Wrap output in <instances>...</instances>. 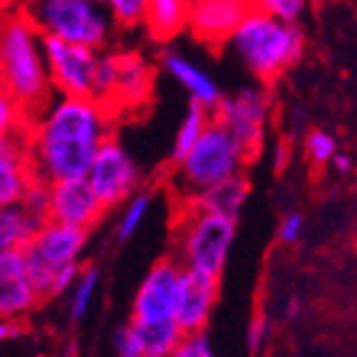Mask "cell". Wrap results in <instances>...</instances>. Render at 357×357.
Wrapping results in <instances>:
<instances>
[{
    "mask_svg": "<svg viewBox=\"0 0 357 357\" xmlns=\"http://www.w3.org/2000/svg\"><path fill=\"white\" fill-rule=\"evenodd\" d=\"M112 119L114 109L97 97L52 95L25 127L35 176L47 184L87 176L100 146L112 137Z\"/></svg>",
    "mask_w": 357,
    "mask_h": 357,
    "instance_id": "obj_1",
    "label": "cell"
},
{
    "mask_svg": "<svg viewBox=\"0 0 357 357\" xmlns=\"http://www.w3.org/2000/svg\"><path fill=\"white\" fill-rule=\"evenodd\" d=\"M45 221L47 218L30 211L22 204L0 206V253L25 248L35 238V234H38Z\"/></svg>",
    "mask_w": 357,
    "mask_h": 357,
    "instance_id": "obj_20",
    "label": "cell"
},
{
    "mask_svg": "<svg viewBox=\"0 0 357 357\" xmlns=\"http://www.w3.org/2000/svg\"><path fill=\"white\" fill-rule=\"evenodd\" d=\"M134 323V320H132ZM144 342V357H169L176 345L184 340V328L172 320H159V323H134Z\"/></svg>",
    "mask_w": 357,
    "mask_h": 357,
    "instance_id": "obj_23",
    "label": "cell"
},
{
    "mask_svg": "<svg viewBox=\"0 0 357 357\" xmlns=\"http://www.w3.org/2000/svg\"><path fill=\"white\" fill-rule=\"evenodd\" d=\"M100 3H105V0H100Z\"/></svg>",
    "mask_w": 357,
    "mask_h": 357,
    "instance_id": "obj_41",
    "label": "cell"
},
{
    "mask_svg": "<svg viewBox=\"0 0 357 357\" xmlns=\"http://www.w3.org/2000/svg\"><path fill=\"white\" fill-rule=\"evenodd\" d=\"M119 82V47H107L100 52V65H97V92L95 97L112 107L114 92Z\"/></svg>",
    "mask_w": 357,
    "mask_h": 357,
    "instance_id": "obj_26",
    "label": "cell"
},
{
    "mask_svg": "<svg viewBox=\"0 0 357 357\" xmlns=\"http://www.w3.org/2000/svg\"><path fill=\"white\" fill-rule=\"evenodd\" d=\"M105 211L107 206L100 201L87 176L65 178L50 186V208H47L50 221L89 231L105 216Z\"/></svg>",
    "mask_w": 357,
    "mask_h": 357,
    "instance_id": "obj_12",
    "label": "cell"
},
{
    "mask_svg": "<svg viewBox=\"0 0 357 357\" xmlns=\"http://www.w3.org/2000/svg\"><path fill=\"white\" fill-rule=\"evenodd\" d=\"M271 109H273V100L263 84H243L229 95H223L221 105L213 112V119L229 129L251 151V156H256L266 139Z\"/></svg>",
    "mask_w": 357,
    "mask_h": 357,
    "instance_id": "obj_8",
    "label": "cell"
},
{
    "mask_svg": "<svg viewBox=\"0 0 357 357\" xmlns=\"http://www.w3.org/2000/svg\"><path fill=\"white\" fill-rule=\"evenodd\" d=\"M105 6L119 30H137L146 22L149 0H105Z\"/></svg>",
    "mask_w": 357,
    "mask_h": 357,
    "instance_id": "obj_27",
    "label": "cell"
},
{
    "mask_svg": "<svg viewBox=\"0 0 357 357\" xmlns=\"http://www.w3.org/2000/svg\"><path fill=\"white\" fill-rule=\"evenodd\" d=\"M305 154L312 164H330L333 156L337 154V142L333 134L323 132V129H312L305 137Z\"/></svg>",
    "mask_w": 357,
    "mask_h": 357,
    "instance_id": "obj_30",
    "label": "cell"
},
{
    "mask_svg": "<svg viewBox=\"0 0 357 357\" xmlns=\"http://www.w3.org/2000/svg\"><path fill=\"white\" fill-rule=\"evenodd\" d=\"M50 186L47 181H43V178L35 176L33 181H30L28 191H25V196H22V206H28L30 211L40 213V216L47 218V208H50Z\"/></svg>",
    "mask_w": 357,
    "mask_h": 357,
    "instance_id": "obj_33",
    "label": "cell"
},
{
    "mask_svg": "<svg viewBox=\"0 0 357 357\" xmlns=\"http://www.w3.org/2000/svg\"><path fill=\"white\" fill-rule=\"evenodd\" d=\"M151 89H154V73L144 52L134 47H119V82L112 100V109L114 107L137 109L149 102Z\"/></svg>",
    "mask_w": 357,
    "mask_h": 357,
    "instance_id": "obj_18",
    "label": "cell"
},
{
    "mask_svg": "<svg viewBox=\"0 0 357 357\" xmlns=\"http://www.w3.org/2000/svg\"><path fill=\"white\" fill-rule=\"evenodd\" d=\"M271 337V325H268L266 318H253L248 330H245V350L256 355L261 352V347L266 345V340Z\"/></svg>",
    "mask_w": 357,
    "mask_h": 357,
    "instance_id": "obj_35",
    "label": "cell"
},
{
    "mask_svg": "<svg viewBox=\"0 0 357 357\" xmlns=\"http://www.w3.org/2000/svg\"><path fill=\"white\" fill-rule=\"evenodd\" d=\"M79 273H82V263H70V266L57 268L55 280H52V296L50 298L65 296L67 290H73V285L77 283Z\"/></svg>",
    "mask_w": 357,
    "mask_h": 357,
    "instance_id": "obj_36",
    "label": "cell"
},
{
    "mask_svg": "<svg viewBox=\"0 0 357 357\" xmlns=\"http://www.w3.org/2000/svg\"><path fill=\"white\" fill-rule=\"evenodd\" d=\"M301 312H303V303L298 301V298H288V303H285V310H283L285 320L301 318Z\"/></svg>",
    "mask_w": 357,
    "mask_h": 357,
    "instance_id": "obj_39",
    "label": "cell"
},
{
    "mask_svg": "<svg viewBox=\"0 0 357 357\" xmlns=\"http://www.w3.org/2000/svg\"><path fill=\"white\" fill-rule=\"evenodd\" d=\"M191 0H149L144 28L156 43H169L189 30Z\"/></svg>",
    "mask_w": 357,
    "mask_h": 357,
    "instance_id": "obj_21",
    "label": "cell"
},
{
    "mask_svg": "<svg viewBox=\"0 0 357 357\" xmlns=\"http://www.w3.org/2000/svg\"><path fill=\"white\" fill-rule=\"evenodd\" d=\"M184 266L178 258L156 261L142 278L139 288L132 301L134 323H159V320L176 318L178 293H181Z\"/></svg>",
    "mask_w": 357,
    "mask_h": 357,
    "instance_id": "obj_11",
    "label": "cell"
},
{
    "mask_svg": "<svg viewBox=\"0 0 357 357\" xmlns=\"http://www.w3.org/2000/svg\"><path fill=\"white\" fill-rule=\"evenodd\" d=\"M17 3H20V6H28V3H33V0H17Z\"/></svg>",
    "mask_w": 357,
    "mask_h": 357,
    "instance_id": "obj_40",
    "label": "cell"
},
{
    "mask_svg": "<svg viewBox=\"0 0 357 357\" xmlns=\"http://www.w3.org/2000/svg\"><path fill=\"white\" fill-rule=\"evenodd\" d=\"M169 357H216V352H213L206 333H186L184 340L178 342L176 350Z\"/></svg>",
    "mask_w": 357,
    "mask_h": 357,
    "instance_id": "obj_32",
    "label": "cell"
},
{
    "mask_svg": "<svg viewBox=\"0 0 357 357\" xmlns=\"http://www.w3.org/2000/svg\"><path fill=\"white\" fill-rule=\"evenodd\" d=\"M251 3L256 10L275 15L285 22H301L310 6V0H251Z\"/></svg>",
    "mask_w": 357,
    "mask_h": 357,
    "instance_id": "obj_29",
    "label": "cell"
},
{
    "mask_svg": "<svg viewBox=\"0 0 357 357\" xmlns=\"http://www.w3.org/2000/svg\"><path fill=\"white\" fill-rule=\"evenodd\" d=\"M333 169L340 176H347V174H352V169H355V162H352V156L350 154H345V151H337V154L333 156Z\"/></svg>",
    "mask_w": 357,
    "mask_h": 357,
    "instance_id": "obj_37",
    "label": "cell"
},
{
    "mask_svg": "<svg viewBox=\"0 0 357 357\" xmlns=\"http://www.w3.org/2000/svg\"><path fill=\"white\" fill-rule=\"evenodd\" d=\"M211 122H213L211 109L196 105V102H189V107H186V112L181 114V119H178V124H176V132H174L169 162L172 164L181 162V159L191 151V146L201 139V134L206 132V127Z\"/></svg>",
    "mask_w": 357,
    "mask_h": 357,
    "instance_id": "obj_22",
    "label": "cell"
},
{
    "mask_svg": "<svg viewBox=\"0 0 357 357\" xmlns=\"http://www.w3.org/2000/svg\"><path fill=\"white\" fill-rule=\"evenodd\" d=\"M251 10V0H191L189 33L204 45H226Z\"/></svg>",
    "mask_w": 357,
    "mask_h": 357,
    "instance_id": "obj_13",
    "label": "cell"
},
{
    "mask_svg": "<svg viewBox=\"0 0 357 357\" xmlns=\"http://www.w3.org/2000/svg\"><path fill=\"white\" fill-rule=\"evenodd\" d=\"M226 45L251 77L273 82L301 62L305 52V33L298 22H285L253 8Z\"/></svg>",
    "mask_w": 357,
    "mask_h": 357,
    "instance_id": "obj_3",
    "label": "cell"
},
{
    "mask_svg": "<svg viewBox=\"0 0 357 357\" xmlns=\"http://www.w3.org/2000/svg\"><path fill=\"white\" fill-rule=\"evenodd\" d=\"M40 303L28 273L25 251L0 253V318L17 320Z\"/></svg>",
    "mask_w": 357,
    "mask_h": 357,
    "instance_id": "obj_15",
    "label": "cell"
},
{
    "mask_svg": "<svg viewBox=\"0 0 357 357\" xmlns=\"http://www.w3.org/2000/svg\"><path fill=\"white\" fill-rule=\"evenodd\" d=\"M159 67L172 82H176L189 95V102H196L211 112H216V107L221 105L223 92L218 79L199 60L181 52L178 47H164L159 52Z\"/></svg>",
    "mask_w": 357,
    "mask_h": 357,
    "instance_id": "obj_14",
    "label": "cell"
},
{
    "mask_svg": "<svg viewBox=\"0 0 357 357\" xmlns=\"http://www.w3.org/2000/svg\"><path fill=\"white\" fill-rule=\"evenodd\" d=\"M114 352L117 357H144V342L134 323H127L117 328L114 333Z\"/></svg>",
    "mask_w": 357,
    "mask_h": 357,
    "instance_id": "obj_31",
    "label": "cell"
},
{
    "mask_svg": "<svg viewBox=\"0 0 357 357\" xmlns=\"http://www.w3.org/2000/svg\"><path fill=\"white\" fill-rule=\"evenodd\" d=\"M97 285H100V268L82 266V273H79L77 283L70 290V320L79 323L87 315L89 305H92V298L97 293Z\"/></svg>",
    "mask_w": 357,
    "mask_h": 357,
    "instance_id": "obj_25",
    "label": "cell"
},
{
    "mask_svg": "<svg viewBox=\"0 0 357 357\" xmlns=\"http://www.w3.org/2000/svg\"><path fill=\"white\" fill-rule=\"evenodd\" d=\"M303 234H305V218H303V213L298 211L285 213L278 226V238L283 243H298L303 238Z\"/></svg>",
    "mask_w": 357,
    "mask_h": 357,
    "instance_id": "obj_34",
    "label": "cell"
},
{
    "mask_svg": "<svg viewBox=\"0 0 357 357\" xmlns=\"http://www.w3.org/2000/svg\"><path fill=\"white\" fill-rule=\"evenodd\" d=\"M33 178L25 134H0V206L20 204Z\"/></svg>",
    "mask_w": 357,
    "mask_h": 357,
    "instance_id": "obj_17",
    "label": "cell"
},
{
    "mask_svg": "<svg viewBox=\"0 0 357 357\" xmlns=\"http://www.w3.org/2000/svg\"><path fill=\"white\" fill-rule=\"evenodd\" d=\"M236 241V221L218 213L191 208L178 234V263L206 275L223 273L231 245Z\"/></svg>",
    "mask_w": 357,
    "mask_h": 357,
    "instance_id": "obj_6",
    "label": "cell"
},
{
    "mask_svg": "<svg viewBox=\"0 0 357 357\" xmlns=\"http://www.w3.org/2000/svg\"><path fill=\"white\" fill-rule=\"evenodd\" d=\"M251 159V151L221 122L213 119L206 132L201 134V139L191 146L189 154L174 164V186L189 201L199 191L221 184L236 174H243V167Z\"/></svg>",
    "mask_w": 357,
    "mask_h": 357,
    "instance_id": "obj_4",
    "label": "cell"
},
{
    "mask_svg": "<svg viewBox=\"0 0 357 357\" xmlns=\"http://www.w3.org/2000/svg\"><path fill=\"white\" fill-rule=\"evenodd\" d=\"M0 84L30 114L55 95L43 33L22 6L0 13Z\"/></svg>",
    "mask_w": 357,
    "mask_h": 357,
    "instance_id": "obj_2",
    "label": "cell"
},
{
    "mask_svg": "<svg viewBox=\"0 0 357 357\" xmlns=\"http://www.w3.org/2000/svg\"><path fill=\"white\" fill-rule=\"evenodd\" d=\"M218 298V278L206 273H196L184 268L181 293L176 305V323L184 333H204L211 320L213 305Z\"/></svg>",
    "mask_w": 357,
    "mask_h": 357,
    "instance_id": "obj_16",
    "label": "cell"
},
{
    "mask_svg": "<svg viewBox=\"0 0 357 357\" xmlns=\"http://www.w3.org/2000/svg\"><path fill=\"white\" fill-rule=\"evenodd\" d=\"M43 45L55 95L95 97L97 65H100L102 50L67 43V40L52 38V35H43Z\"/></svg>",
    "mask_w": 357,
    "mask_h": 357,
    "instance_id": "obj_9",
    "label": "cell"
},
{
    "mask_svg": "<svg viewBox=\"0 0 357 357\" xmlns=\"http://www.w3.org/2000/svg\"><path fill=\"white\" fill-rule=\"evenodd\" d=\"M87 241V229H75V226H65L50 218L40 226L35 238L22 248L30 280L38 290L40 301H47L52 296V280H55L57 268L79 263Z\"/></svg>",
    "mask_w": 357,
    "mask_h": 357,
    "instance_id": "obj_7",
    "label": "cell"
},
{
    "mask_svg": "<svg viewBox=\"0 0 357 357\" xmlns=\"http://www.w3.org/2000/svg\"><path fill=\"white\" fill-rule=\"evenodd\" d=\"M25 13L43 35L62 38L95 50H107L114 43L117 25L100 0H33Z\"/></svg>",
    "mask_w": 357,
    "mask_h": 357,
    "instance_id": "obj_5",
    "label": "cell"
},
{
    "mask_svg": "<svg viewBox=\"0 0 357 357\" xmlns=\"http://www.w3.org/2000/svg\"><path fill=\"white\" fill-rule=\"evenodd\" d=\"M87 178L97 191L100 201L107 208H114L137 194L142 181V169L129 149L112 134L97 151L95 162L89 167Z\"/></svg>",
    "mask_w": 357,
    "mask_h": 357,
    "instance_id": "obj_10",
    "label": "cell"
},
{
    "mask_svg": "<svg viewBox=\"0 0 357 357\" xmlns=\"http://www.w3.org/2000/svg\"><path fill=\"white\" fill-rule=\"evenodd\" d=\"M149 208H151V194H146V191H137V194L129 196V199L124 201V208L117 218L114 236H117L119 241L132 238V236L139 231L142 223H144V218L149 216Z\"/></svg>",
    "mask_w": 357,
    "mask_h": 357,
    "instance_id": "obj_24",
    "label": "cell"
},
{
    "mask_svg": "<svg viewBox=\"0 0 357 357\" xmlns=\"http://www.w3.org/2000/svg\"><path fill=\"white\" fill-rule=\"evenodd\" d=\"M17 333H20V328H17V325L13 323V320L0 318V342L10 340V337H15Z\"/></svg>",
    "mask_w": 357,
    "mask_h": 357,
    "instance_id": "obj_38",
    "label": "cell"
},
{
    "mask_svg": "<svg viewBox=\"0 0 357 357\" xmlns=\"http://www.w3.org/2000/svg\"><path fill=\"white\" fill-rule=\"evenodd\" d=\"M30 112L0 84V134H25Z\"/></svg>",
    "mask_w": 357,
    "mask_h": 357,
    "instance_id": "obj_28",
    "label": "cell"
},
{
    "mask_svg": "<svg viewBox=\"0 0 357 357\" xmlns=\"http://www.w3.org/2000/svg\"><path fill=\"white\" fill-rule=\"evenodd\" d=\"M248 194H251L248 178H245L243 174H236V176L226 178L221 184H213V186H208V189L199 191L196 196H191L189 206L196 208V211L218 213V216L238 221L245 201H248Z\"/></svg>",
    "mask_w": 357,
    "mask_h": 357,
    "instance_id": "obj_19",
    "label": "cell"
}]
</instances>
